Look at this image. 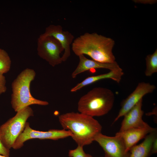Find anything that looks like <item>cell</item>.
Instances as JSON below:
<instances>
[{
    "label": "cell",
    "mask_w": 157,
    "mask_h": 157,
    "mask_svg": "<svg viewBox=\"0 0 157 157\" xmlns=\"http://www.w3.org/2000/svg\"><path fill=\"white\" fill-rule=\"evenodd\" d=\"M157 130L156 128L149 127L142 128H133L123 131H119L115 135L121 137L124 142L126 151L129 152L131 149L141 139L149 133Z\"/></svg>",
    "instance_id": "cell-13"
},
{
    "label": "cell",
    "mask_w": 157,
    "mask_h": 157,
    "mask_svg": "<svg viewBox=\"0 0 157 157\" xmlns=\"http://www.w3.org/2000/svg\"><path fill=\"white\" fill-rule=\"evenodd\" d=\"M58 120L63 129L71 131V137L78 145L83 147L90 144L101 133L102 127L97 120L79 112L62 114L58 116Z\"/></svg>",
    "instance_id": "cell-1"
},
{
    "label": "cell",
    "mask_w": 157,
    "mask_h": 157,
    "mask_svg": "<svg viewBox=\"0 0 157 157\" xmlns=\"http://www.w3.org/2000/svg\"><path fill=\"white\" fill-rule=\"evenodd\" d=\"M6 78L3 74H0V95L5 93L7 90Z\"/></svg>",
    "instance_id": "cell-19"
},
{
    "label": "cell",
    "mask_w": 157,
    "mask_h": 157,
    "mask_svg": "<svg viewBox=\"0 0 157 157\" xmlns=\"http://www.w3.org/2000/svg\"><path fill=\"white\" fill-rule=\"evenodd\" d=\"M34 115L29 106L17 112L16 115L0 126V136L5 146L12 148L15 141L24 131L28 119Z\"/></svg>",
    "instance_id": "cell-5"
},
{
    "label": "cell",
    "mask_w": 157,
    "mask_h": 157,
    "mask_svg": "<svg viewBox=\"0 0 157 157\" xmlns=\"http://www.w3.org/2000/svg\"><path fill=\"white\" fill-rule=\"evenodd\" d=\"M68 156L69 157H93L85 152L83 147L79 145L75 149L69 150Z\"/></svg>",
    "instance_id": "cell-18"
},
{
    "label": "cell",
    "mask_w": 157,
    "mask_h": 157,
    "mask_svg": "<svg viewBox=\"0 0 157 157\" xmlns=\"http://www.w3.org/2000/svg\"><path fill=\"white\" fill-rule=\"evenodd\" d=\"M37 51L38 55L52 67L63 62L60 55L64 51V48L53 36L41 34L38 39Z\"/></svg>",
    "instance_id": "cell-6"
},
{
    "label": "cell",
    "mask_w": 157,
    "mask_h": 157,
    "mask_svg": "<svg viewBox=\"0 0 157 157\" xmlns=\"http://www.w3.org/2000/svg\"><path fill=\"white\" fill-rule=\"evenodd\" d=\"M78 56L79 63L71 75L73 78H75L79 74L92 69H105L110 71L122 69L115 61L112 63H103L88 59L83 54Z\"/></svg>",
    "instance_id": "cell-12"
},
{
    "label": "cell",
    "mask_w": 157,
    "mask_h": 157,
    "mask_svg": "<svg viewBox=\"0 0 157 157\" xmlns=\"http://www.w3.org/2000/svg\"><path fill=\"white\" fill-rule=\"evenodd\" d=\"M142 99L124 116L119 131H123L133 128H142L149 126L142 119L144 111L142 110Z\"/></svg>",
    "instance_id": "cell-11"
},
{
    "label": "cell",
    "mask_w": 157,
    "mask_h": 157,
    "mask_svg": "<svg viewBox=\"0 0 157 157\" xmlns=\"http://www.w3.org/2000/svg\"><path fill=\"white\" fill-rule=\"evenodd\" d=\"M43 34L53 37L60 43L64 49L62 59L63 62L66 61L71 55L70 46L74 40V36L69 32L64 31L62 27L59 25H49Z\"/></svg>",
    "instance_id": "cell-10"
},
{
    "label": "cell",
    "mask_w": 157,
    "mask_h": 157,
    "mask_svg": "<svg viewBox=\"0 0 157 157\" xmlns=\"http://www.w3.org/2000/svg\"><path fill=\"white\" fill-rule=\"evenodd\" d=\"M114 100V94L111 90L95 87L81 97L78 103V110L92 117L102 116L111 109Z\"/></svg>",
    "instance_id": "cell-3"
},
{
    "label": "cell",
    "mask_w": 157,
    "mask_h": 157,
    "mask_svg": "<svg viewBox=\"0 0 157 157\" xmlns=\"http://www.w3.org/2000/svg\"><path fill=\"white\" fill-rule=\"evenodd\" d=\"M124 74L122 69L117 71H110L106 73L89 76L71 88L70 91L71 92H76L85 86L106 79H110L117 83H119Z\"/></svg>",
    "instance_id": "cell-14"
},
{
    "label": "cell",
    "mask_w": 157,
    "mask_h": 157,
    "mask_svg": "<svg viewBox=\"0 0 157 157\" xmlns=\"http://www.w3.org/2000/svg\"><path fill=\"white\" fill-rule=\"evenodd\" d=\"M0 157H7L0 154Z\"/></svg>",
    "instance_id": "cell-22"
},
{
    "label": "cell",
    "mask_w": 157,
    "mask_h": 157,
    "mask_svg": "<svg viewBox=\"0 0 157 157\" xmlns=\"http://www.w3.org/2000/svg\"><path fill=\"white\" fill-rule=\"evenodd\" d=\"M105 157V156H104V157Z\"/></svg>",
    "instance_id": "cell-23"
},
{
    "label": "cell",
    "mask_w": 157,
    "mask_h": 157,
    "mask_svg": "<svg viewBox=\"0 0 157 157\" xmlns=\"http://www.w3.org/2000/svg\"><path fill=\"white\" fill-rule=\"evenodd\" d=\"M157 153V137L154 140L152 144L151 149V154Z\"/></svg>",
    "instance_id": "cell-21"
},
{
    "label": "cell",
    "mask_w": 157,
    "mask_h": 157,
    "mask_svg": "<svg viewBox=\"0 0 157 157\" xmlns=\"http://www.w3.org/2000/svg\"><path fill=\"white\" fill-rule=\"evenodd\" d=\"M146 68L145 74L146 76H151L157 72V49L151 54L147 56L146 58Z\"/></svg>",
    "instance_id": "cell-16"
},
{
    "label": "cell",
    "mask_w": 157,
    "mask_h": 157,
    "mask_svg": "<svg viewBox=\"0 0 157 157\" xmlns=\"http://www.w3.org/2000/svg\"><path fill=\"white\" fill-rule=\"evenodd\" d=\"M156 86L149 83H139L135 90L122 101L121 108L115 118L113 123L123 116L133 107L143 97L147 94L152 92L156 89Z\"/></svg>",
    "instance_id": "cell-9"
},
{
    "label": "cell",
    "mask_w": 157,
    "mask_h": 157,
    "mask_svg": "<svg viewBox=\"0 0 157 157\" xmlns=\"http://www.w3.org/2000/svg\"><path fill=\"white\" fill-rule=\"evenodd\" d=\"M115 44L112 39L94 33H86L74 40L72 49L76 56L83 54L103 63H112L115 57L112 52Z\"/></svg>",
    "instance_id": "cell-2"
},
{
    "label": "cell",
    "mask_w": 157,
    "mask_h": 157,
    "mask_svg": "<svg viewBox=\"0 0 157 157\" xmlns=\"http://www.w3.org/2000/svg\"><path fill=\"white\" fill-rule=\"evenodd\" d=\"M11 64V60L8 53L0 48V74L3 75L8 72Z\"/></svg>",
    "instance_id": "cell-17"
},
{
    "label": "cell",
    "mask_w": 157,
    "mask_h": 157,
    "mask_svg": "<svg viewBox=\"0 0 157 157\" xmlns=\"http://www.w3.org/2000/svg\"><path fill=\"white\" fill-rule=\"evenodd\" d=\"M72 136L70 131L63 129H50L46 131L35 130L30 127L29 122H27L24 131L15 141L12 148L15 149H20L26 141L33 139L56 140Z\"/></svg>",
    "instance_id": "cell-7"
},
{
    "label": "cell",
    "mask_w": 157,
    "mask_h": 157,
    "mask_svg": "<svg viewBox=\"0 0 157 157\" xmlns=\"http://www.w3.org/2000/svg\"><path fill=\"white\" fill-rule=\"evenodd\" d=\"M35 75L33 69L27 68L23 70L12 82L11 103L15 111L17 112L32 105L49 104L47 101L35 99L31 93L30 84L34 79Z\"/></svg>",
    "instance_id": "cell-4"
},
{
    "label": "cell",
    "mask_w": 157,
    "mask_h": 157,
    "mask_svg": "<svg viewBox=\"0 0 157 157\" xmlns=\"http://www.w3.org/2000/svg\"><path fill=\"white\" fill-rule=\"evenodd\" d=\"M10 154V149L5 146L0 136V154L7 157H9Z\"/></svg>",
    "instance_id": "cell-20"
},
{
    "label": "cell",
    "mask_w": 157,
    "mask_h": 157,
    "mask_svg": "<svg viewBox=\"0 0 157 157\" xmlns=\"http://www.w3.org/2000/svg\"><path fill=\"white\" fill-rule=\"evenodd\" d=\"M94 141L102 147L106 157H129V152L126 151L124 140L119 136H109L101 133L96 136Z\"/></svg>",
    "instance_id": "cell-8"
},
{
    "label": "cell",
    "mask_w": 157,
    "mask_h": 157,
    "mask_svg": "<svg viewBox=\"0 0 157 157\" xmlns=\"http://www.w3.org/2000/svg\"><path fill=\"white\" fill-rule=\"evenodd\" d=\"M157 132L156 130L149 133L142 143L133 146L129 151V157H149L152 143L157 137Z\"/></svg>",
    "instance_id": "cell-15"
}]
</instances>
